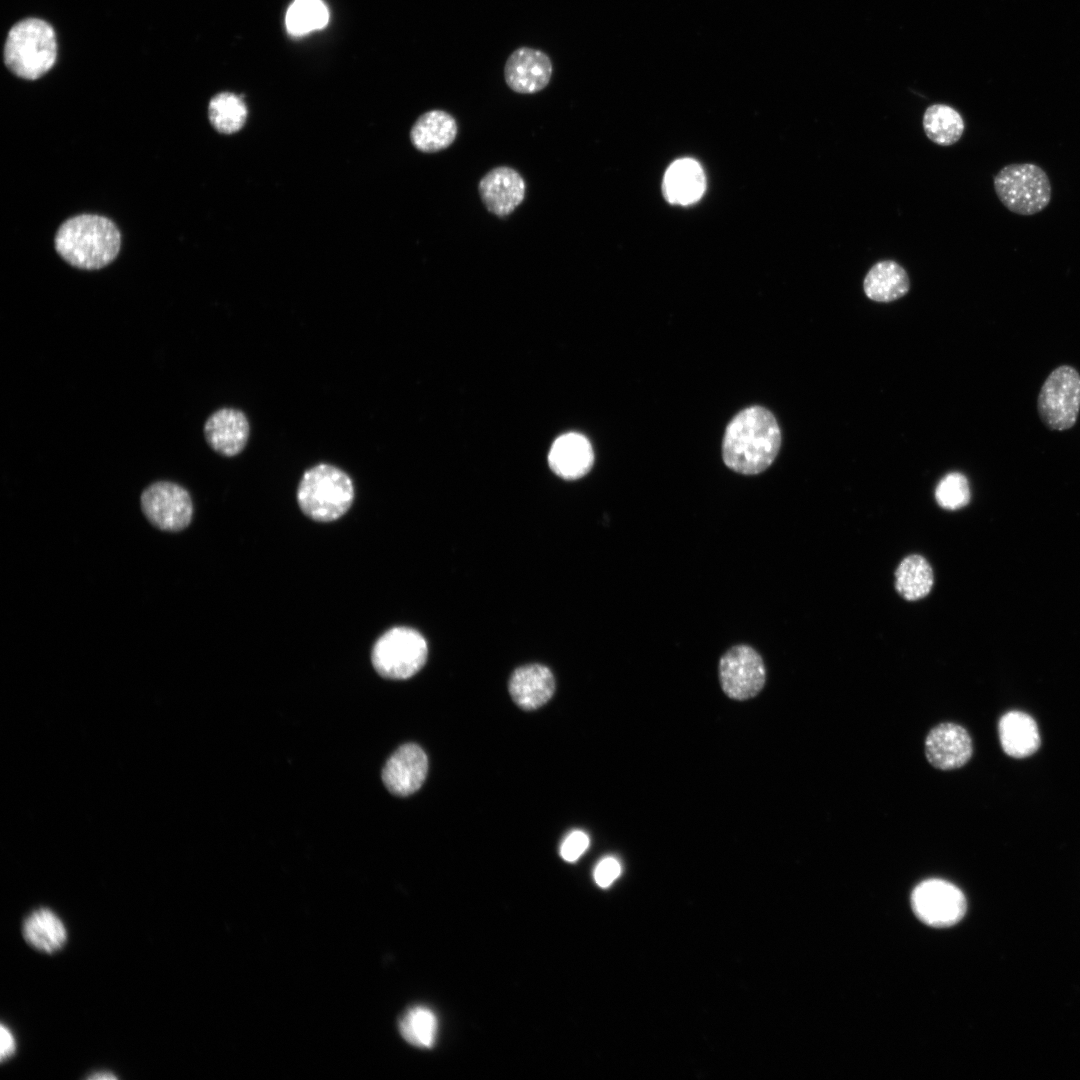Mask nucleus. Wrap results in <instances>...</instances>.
Returning a JSON list of instances; mask_svg holds the SVG:
<instances>
[{"label": "nucleus", "instance_id": "1", "mask_svg": "<svg viewBox=\"0 0 1080 1080\" xmlns=\"http://www.w3.org/2000/svg\"><path fill=\"white\" fill-rule=\"evenodd\" d=\"M781 447V431L774 415L760 406L740 411L726 427L722 457L731 470L759 474L775 460Z\"/></svg>", "mask_w": 1080, "mask_h": 1080}, {"label": "nucleus", "instance_id": "28", "mask_svg": "<svg viewBox=\"0 0 1080 1080\" xmlns=\"http://www.w3.org/2000/svg\"><path fill=\"white\" fill-rule=\"evenodd\" d=\"M970 497L968 480L959 472L945 475L935 490L938 505L946 510H958L965 507L969 503Z\"/></svg>", "mask_w": 1080, "mask_h": 1080}, {"label": "nucleus", "instance_id": "12", "mask_svg": "<svg viewBox=\"0 0 1080 1080\" xmlns=\"http://www.w3.org/2000/svg\"><path fill=\"white\" fill-rule=\"evenodd\" d=\"M483 205L493 215H510L524 200L526 185L514 168L499 166L488 171L478 184Z\"/></svg>", "mask_w": 1080, "mask_h": 1080}, {"label": "nucleus", "instance_id": "22", "mask_svg": "<svg viewBox=\"0 0 1080 1080\" xmlns=\"http://www.w3.org/2000/svg\"><path fill=\"white\" fill-rule=\"evenodd\" d=\"M866 296L876 302L888 303L905 296L910 289L906 270L894 260L875 263L863 280Z\"/></svg>", "mask_w": 1080, "mask_h": 1080}, {"label": "nucleus", "instance_id": "15", "mask_svg": "<svg viewBox=\"0 0 1080 1080\" xmlns=\"http://www.w3.org/2000/svg\"><path fill=\"white\" fill-rule=\"evenodd\" d=\"M207 444L222 456L238 455L245 448L249 433V421L239 409L220 408L213 412L203 427Z\"/></svg>", "mask_w": 1080, "mask_h": 1080}, {"label": "nucleus", "instance_id": "17", "mask_svg": "<svg viewBox=\"0 0 1080 1080\" xmlns=\"http://www.w3.org/2000/svg\"><path fill=\"white\" fill-rule=\"evenodd\" d=\"M508 688L511 698L520 708L534 710L552 697L555 680L548 667L541 664H529L517 668L512 673Z\"/></svg>", "mask_w": 1080, "mask_h": 1080}, {"label": "nucleus", "instance_id": "4", "mask_svg": "<svg viewBox=\"0 0 1080 1080\" xmlns=\"http://www.w3.org/2000/svg\"><path fill=\"white\" fill-rule=\"evenodd\" d=\"M354 499V486L349 475L340 468L317 464L304 472L298 489L297 501L302 512L309 518L329 522L343 516Z\"/></svg>", "mask_w": 1080, "mask_h": 1080}, {"label": "nucleus", "instance_id": "21", "mask_svg": "<svg viewBox=\"0 0 1080 1080\" xmlns=\"http://www.w3.org/2000/svg\"><path fill=\"white\" fill-rule=\"evenodd\" d=\"M999 738L1004 752L1014 758H1025L1037 751L1040 735L1035 720L1020 711L1004 714L999 721Z\"/></svg>", "mask_w": 1080, "mask_h": 1080}, {"label": "nucleus", "instance_id": "2", "mask_svg": "<svg viewBox=\"0 0 1080 1080\" xmlns=\"http://www.w3.org/2000/svg\"><path fill=\"white\" fill-rule=\"evenodd\" d=\"M121 235L108 218L81 214L69 218L55 236L57 253L70 265L84 270L103 268L119 253Z\"/></svg>", "mask_w": 1080, "mask_h": 1080}, {"label": "nucleus", "instance_id": "3", "mask_svg": "<svg viewBox=\"0 0 1080 1080\" xmlns=\"http://www.w3.org/2000/svg\"><path fill=\"white\" fill-rule=\"evenodd\" d=\"M3 58L16 76L35 80L46 74L57 58V40L53 27L40 18H26L8 32Z\"/></svg>", "mask_w": 1080, "mask_h": 1080}, {"label": "nucleus", "instance_id": "10", "mask_svg": "<svg viewBox=\"0 0 1080 1080\" xmlns=\"http://www.w3.org/2000/svg\"><path fill=\"white\" fill-rule=\"evenodd\" d=\"M911 903L916 916L933 927L952 926L966 912V899L961 890L941 879H929L917 885Z\"/></svg>", "mask_w": 1080, "mask_h": 1080}, {"label": "nucleus", "instance_id": "11", "mask_svg": "<svg viewBox=\"0 0 1080 1080\" xmlns=\"http://www.w3.org/2000/svg\"><path fill=\"white\" fill-rule=\"evenodd\" d=\"M925 756L940 770L964 766L973 753L972 739L962 726L945 722L932 728L925 739Z\"/></svg>", "mask_w": 1080, "mask_h": 1080}, {"label": "nucleus", "instance_id": "8", "mask_svg": "<svg viewBox=\"0 0 1080 1080\" xmlns=\"http://www.w3.org/2000/svg\"><path fill=\"white\" fill-rule=\"evenodd\" d=\"M141 509L156 528L178 532L185 529L193 516V503L189 492L171 481H156L141 494Z\"/></svg>", "mask_w": 1080, "mask_h": 1080}, {"label": "nucleus", "instance_id": "23", "mask_svg": "<svg viewBox=\"0 0 1080 1080\" xmlns=\"http://www.w3.org/2000/svg\"><path fill=\"white\" fill-rule=\"evenodd\" d=\"M934 584V574L929 562L919 554L905 557L895 572V588L908 601L926 597Z\"/></svg>", "mask_w": 1080, "mask_h": 1080}, {"label": "nucleus", "instance_id": "27", "mask_svg": "<svg viewBox=\"0 0 1080 1080\" xmlns=\"http://www.w3.org/2000/svg\"><path fill=\"white\" fill-rule=\"evenodd\" d=\"M329 19L328 9L321 0H295L286 14L288 31L301 36L323 28Z\"/></svg>", "mask_w": 1080, "mask_h": 1080}, {"label": "nucleus", "instance_id": "7", "mask_svg": "<svg viewBox=\"0 0 1080 1080\" xmlns=\"http://www.w3.org/2000/svg\"><path fill=\"white\" fill-rule=\"evenodd\" d=\"M1043 423L1051 430L1072 428L1080 411V374L1069 365L1055 368L1044 381L1037 399Z\"/></svg>", "mask_w": 1080, "mask_h": 1080}, {"label": "nucleus", "instance_id": "6", "mask_svg": "<svg viewBox=\"0 0 1080 1080\" xmlns=\"http://www.w3.org/2000/svg\"><path fill=\"white\" fill-rule=\"evenodd\" d=\"M428 655L425 638L415 629L394 627L373 646L371 661L376 672L388 679H407L424 666Z\"/></svg>", "mask_w": 1080, "mask_h": 1080}, {"label": "nucleus", "instance_id": "24", "mask_svg": "<svg viewBox=\"0 0 1080 1080\" xmlns=\"http://www.w3.org/2000/svg\"><path fill=\"white\" fill-rule=\"evenodd\" d=\"M922 123L926 136L940 146L955 144L960 140L965 128L960 113L946 104L929 106L924 112Z\"/></svg>", "mask_w": 1080, "mask_h": 1080}, {"label": "nucleus", "instance_id": "9", "mask_svg": "<svg viewBox=\"0 0 1080 1080\" xmlns=\"http://www.w3.org/2000/svg\"><path fill=\"white\" fill-rule=\"evenodd\" d=\"M719 679L724 693L734 700L755 697L764 687L766 669L760 654L739 644L728 649L719 661Z\"/></svg>", "mask_w": 1080, "mask_h": 1080}, {"label": "nucleus", "instance_id": "19", "mask_svg": "<svg viewBox=\"0 0 1080 1080\" xmlns=\"http://www.w3.org/2000/svg\"><path fill=\"white\" fill-rule=\"evenodd\" d=\"M457 133L458 125L451 114L443 110H430L413 124L410 139L417 150L434 153L448 148L455 141Z\"/></svg>", "mask_w": 1080, "mask_h": 1080}, {"label": "nucleus", "instance_id": "14", "mask_svg": "<svg viewBox=\"0 0 1080 1080\" xmlns=\"http://www.w3.org/2000/svg\"><path fill=\"white\" fill-rule=\"evenodd\" d=\"M552 70L551 60L544 52L521 47L507 59L504 77L511 90L520 94H534L548 85Z\"/></svg>", "mask_w": 1080, "mask_h": 1080}, {"label": "nucleus", "instance_id": "29", "mask_svg": "<svg viewBox=\"0 0 1080 1080\" xmlns=\"http://www.w3.org/2000/svg\"><path fill=\"white\" fill-rule=\"evenodd\" d=\"M589 837L580 830L570 832L560 845V856L567 862H575L587 850Z\"/></svg>", "mask_w": 1080, "mask_h": 1080}, {"label": "nucleus", "instance_id": "20", "mask_svg": "<svg viewBox=\"0 0 1080 1080\" xmlns=\"http://www.w3.org/2000/svg\"><path fill=\"white\" fill-rule=\"evenodd\" d=\"M22 933L31 947L48 954L61 950L68 937L62 919L53 910L45 907L33 910L24 919Z\"/></svg>", "mask_w": 1080, "mask_h": 1080}, {"label": "nucleus", "instance_id": "13", "mask_svg": "<svg viewBox=\"0 0 1080 1080\" xmlns=\"http://www.w3.org/2000/svg\"><path fill=\"white\" fill-rule=\"evenodd\" d=\"M427 771L426 753L417 744L407 743L389 757L382 770V780L390 793L408 796L422 786Z\"/></svg>", "mask_w": 1080, "mask_h": 1080}, {"label": "nucleus", "instance_id": "25", "mask_svg": "<svg viewBox=\"0 0 1080 1080\" xmlns=\"http://www.w3.org/2000/svg\"><path fill=\"white\" fill-rule=\"evenodd\" d=\"M402 1037L411 1045L419 1048L433 1047L437 1033L438 1020L435 1013L425 1006H415L405 1012L399 1022Z\"/></svg>", "mask_w": 1080, "mask_h": 1080}, {"label": "nucleus", "instance_id": "5", "mask_svg": "<svg viewBox=\"0 0 1080 1080\" xmlns=\"http://www.w3.org/2000/svg\"><path fill=\"white\" fill-rule=\"evenodd\" d=\"M993 183L1001 203L1018 215L1037 214L1044 210L1051 200L1052 189L1048 175L1033 163L1006 165L994 176Z\"/></svg>", "mask_w": 1080, "mask_h": 1080}, {"label": "nucleus", "instance_id": "32", "mask_svg": "<svg viewBox=\"0 0 1080 1080\" xmlns=\"http://www.w3.org/2000/svg\"><path fill=\"white\" fill-rule=\"evenodd\" d=\"M116 1078L117 1077L115 1075H113L112 1073H110V1072H104V1073L103 1072H98L96 1074H93V1075L89 1076V1079H94V1080H98V1079L107 1080V1079H116Z\"/></svg>", "mask_w": 1080, "mask_h": 1080}, {"label": "nucleus", "instance_id": "16", "mask_svg": "<svg viewBox=\"0 0 1080 1080\" xmlns=\"http://www.w3.org/2000/svg\"><path fill=\"white\" fill-rule=\"evenodd\" d=\"M594 453L589 440L579 433H566L551 446L548 463L558 476L574 480L586 475L592 468Z\"/></svg>", "mask_w": 1080, "mask_h": 1080}, {"label": "nucleus", "instance_id": "30", "mask_svg": "<svg viewBox=\"0 0 1080 1080\" xmlns=\"http://www.w3.org/2000/svg\"><path fill=\"white\" fill-rule=\"evenodd\" d=\"M620 872L619 862L613 857H607L602 859L596 866L594 879L598 886L607 888L619 876Z\"/></svg>", "mask_w": 1080, "mask_h": 1080}, {"label": "nucleus", "instance_id": "31", "mask_svg": "<svg viewBox=\"0 0 1080 1080\" xmlns=\"http://www.w3.org/2000/svg\"><path fill=\"white\" fill-rule=\"evenodd\" d=\"M0 1038H1L0 1057H1V1061L4 1062L5 1060L9 1059L11 1056L14 1055V1053L16 1051V1041H15V1037H14L12 1031L9 1029V1027H7L3 1023L1 1024Z\"/></svg>", "mask_w": 1080, "mask_h": 1080}, {"label": "nucleus", "instance_id": "26", "mask_svg": "<svg viewBox=\"0 0 1080 1080\" xmlns=\"http://www.w3.org/2000/svg\"><path fill=\"white\" fill-rule=\"evenodd\" d=\"M208 114L211 124L218 132L232 134L243 127L247 108L241 97L222 92L210 100Z\"/></svg>", "mask_w": 1080, "mask_h": 1080}, {"label": "nucleus", "instance_id": "18", "mask_svg": "<svg viewBox=\"0 0 1080 1080\" xmlns=\"http://www.w3.org/2000/svg\"><path fill=\"white\" fill-rule=\"evenodd\" d=\"M706 188L700 164L689 158L673 162L663 179V194L670 203L689 205L698 201Z\"/></svg>", "mask_w": 1080, "mask_h": 1080}]
</instances>
